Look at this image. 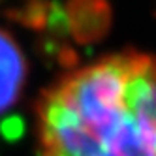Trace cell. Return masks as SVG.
Segmentation results:
<instances>
[{
    "instance_id": "2",
    "label": "cell",
    "mask_w": 156,
    "mask_h": 156,
    "mask_svg": "<svg viewBox=\"0 0 156 156\" xmlns=\"http://www.w3.org/2000/svg\"><path fill=\"white\" fill-rule=\"evenodd\" d=\"M27 58L17 41L0 28V113L13 107L27 83Z\"/></svg>"
},
{
    "instance_id": "1",
    "label": "cell",
    "mask_w": 156,
    "mask_h": 156,
    "mask_svg": "<svg viewBox=\"0 0 156 156\" xmlns=\"http://www.w3.org/2000/svg\"><path fill=\"white\" fill-rule=\"evenodd\" d=\"M41 156H156V57L107 55L64 73L36 104Z\"/></svg>"
}]
</instances>
